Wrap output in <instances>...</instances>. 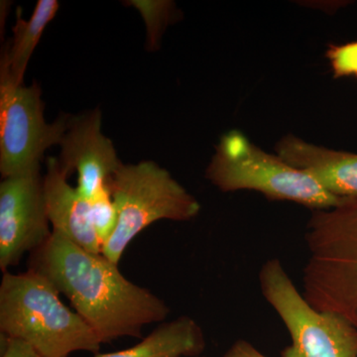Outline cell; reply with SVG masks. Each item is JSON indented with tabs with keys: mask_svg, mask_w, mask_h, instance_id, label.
<instances>
[{
	"mask_svg": "<svg viewBox=\"0 0 357 357\" xmlns=\"http://www.w3.org/2000/svg\"><path fill=\"white\" fill-rule=\"evenodd\" d=\"M70 174L60 160H47V173L43 177L45 203L52 230L62 234L79 248L100 255L102 245L91 222L89 203L77 188L68 182Z\"/></svg>",
	"mask_w": 357,
	"mask_h": 357,
	"instance_id": "cell-11",
	"label": "cell"
},
{
	"mask_svg": "<svg viewBox=\"0 0 357 357\" xmlns=\"http://www.w3.org/2000/svg\"><path fill=\"white\" fill-rule=\"evenodd\" d=\"M260 289L291 337L282 357H357V330L349 321L312 307L277 258L259 272Z\"/></svg>",
	"mask_w": 357,
	"mask_h": 357,
	"instance_id": "cell-6",
	"label": "cell"
},
{
	"mask_svg": "<svg viewBox=\"0 0 357 357\" xmlns=\"http://www.w3.org/2000/svg\"><path fill=\"white\" fill-rule=\"evenodd\" d=\"M0 333L27 342L45 357H69L76 351L96 354L102 345L86 321L66 306L51 282L29 269L2 276Z\"/></svg>",
	"mask_w": 357,
	"mask_h": 357,
	"instance_id": "cell-2",
	"label": "cell"
},
{
	"mask_svg": "<svg viewBox=\"0 0 357 357\" xmlns=\"http://www.w3.org/2000/svg\"><path fill=\"white\" fill-rule=\"evenodd\" d=\"M333 77H357V40L340 45H331L326 54Z\"/></svg>",
	"mask_w": 357,
	"mask_h": 357,
	"instance_id": "cell-15",
	"label": "cell"
},
{
	"mask_svg": "<svg viewBox=\"0 0 357 357\" xmlns=\"http://www.w3.org/2000/svg\"><path fill=\"white\" fill-rule=\"evenodd\" d=\"M41 89L0 83V173L2 178L40 168L47 149L60 145L72 117L53 123L44 117Z\"/></svg>",
	"mask_w": 357,
	"mask_h": 357,
	"instance_id": "cell-7",
	"label": "cell"
},
{
	"mask_svg": "<svg viewBox=\"0 0 357 357\" xmlns=\"http://www.w3.org/2000/svg\"><path fill=\"white\" fill-rule=\"evenodd\" d=\"M206 349L203 330L194 319L178 317L161 323L140 342L122 351L93 357H199Z\"/></svg>",
	"mask_w": 357,
	"mask_h": 357,
	"instance_id": "cell-12",
	"label": "cell"
},
{
	"mask_svg": "<svg viewBox=\"0 0 357 357\" xmlns=\"http://www.w3.org/2000/svg\"><path fill=\"white\" fill-rule=\"evenodd\" d=\"M275 154L335 198L357 199V153L321 146L288 134L276 143Z\"/></svg>",
	"mask_w": 357,
	"mask_h": 357,
	"instance_id": "cell-10",
	"label": "cell"
},
{
	"mask_svg": "<svg viewBox=\"0 0 357 357\" xmlns=\"http://www.w3.org/2000/svg\"><path fill=\"white\" fill-rule=\"evenodd\" d=\"M206 178L222 192H258L267 199L292 202L312 211L333 208L342 202L307 174L278 155L264 151L238 130L220 138Z\"/></svg>",
	"mask_w": 357,
	"mask_h": 357,
	"instance_id": "cell-4",
	"label": "cell"
},
{
	"mask_svg": "<svg viewBox=\"0 0 357 357\" xmlns=\"http://www.w3.org/2000/svg\"><path fill=\"white\" fill-rule=\"evenodd\" d=\"M305 238L303 296L314 309L337 314L357 330V199L312 211Z\"/></svg>",
	"mask_w": 357,
	"mask_h": 357,
	"instance_id": "cell-3",
	"label": "cell"
},
{
	"mask_svg": "<svg viewBox=\"0 0 357 357\" xmlns=\"http://www.w3.org/2000/svg\"><path fill=\"white\" fill-rule=\"evenodd\" d=\"M107 187L119 222L102 255L117 265L131 241L152 223L189 222L201 211L198 199L154 162L121 164Z\"/></svg>",
	"mask_w": 357,
	"mask_h": 357,
	"instance_id": "cell-5",
	"label": "cell"
},
{
	"mask_svg": "<svg viewBox=\"0 0 357 357\" xmlns=\"http://www.w3.org/2000/svg\"><path fill=\"white\" fill-rule=\"evenodd\" d=\"M28 269L48 279L69 299L102 344L141 337L145 326L163 323L170 312L165 301L129 281L119 265L57 231L31 253Z\"/></svg>",
	"mask_w": 357,
	"mask_h": 357,
	"instance_id": "cell-1",
	"label": "cell"
},
{
	"mask_svg": "<svg viewBox=\"0 0 357 357\" xmlns=\"http://www.w3.org/2000/svg\"><path fill=\"white\" fill-rule=\"evenodd\" d=\"M60 146L59 160L70 174L77 171L76 188L86 201L107 187L122 164L112 141L102 132V114L98 109L72 117Z\"/></svg>",
	"mask_w": 357,
	"mask_h": 357,
	"instance_id": "cell-9",
	"label": "cell"
},
{
	"mask_svg": "<svg viewBox=\"0 0 357 357\" xmlns=\"http://www.w3.org/2000/svg\"><path fill=\"white\" fill-rule=\"evenodd\" d=\"M223 357H267L255 345L244 340H238L227 349Z\"/></svg>",
	"mask_w": 357,
	"mask_h": 357,
	"instance_id": "cell-17",
	"label": "cell"
},
{
	"mask_svg": "<svg viewBox=\"0 0 357 357\" xmlns=\"http://www.w3.org/2000/svg\"><path fill=\"white\" fill-rule=\"evenodd\" d=\"M59 9L56 0H39L30 20L22 18L17 9V21L13 27V37L7 45L0 65V83L22 86L28 63L45 28L53 20Z\"/></svg>",
	"mask_w": 357,
	"mask_h": 357,
	"instance_id": "cell-13",
	"label": "cell"
},
{
	"mask_svg": "<svg viewBox=\"0 0 357 357\" xmlns=\"http://www.w3.org/2000/svg\"><path fill=\"white\" fill-rule=\"evenodd\" d=\"M40 168L0 184V269L8 272L52 236Z\"/></svg>",
	"mask_w": 357,
	"mask_h": 357,
	"instance_id": "cell-8",
	"label": "cell"
},
{
	"mask_svg": "<svg viewBox=\"0 0 357 357\" xmlns=\"http://www.w3.org/2000/svg\"><path fill=\"white\" fill-rule=\"evenodd\" d=\"M1 357H45L32 345L17 340L1 335Z\"/></svg>",
	"mask_w": 357,
	"mask_h": 357,
	"instance_id": "cell-16",
	"label": "cell"
},
{
	"mask_svg": "<svg viewBox=\"0 0 357 357\" xmlns=\"http://www.w3.org/2000/svg\"><path fill=\"white\" fill-rule=\"evenodd\" d=\"M91 222L102 245L109 241L116 229L119 215L109 187L96 192L89 201Z\"/></svg>",
	"mask_w": 357,
	"mask_h": 357,
	"instance_id": "cell-14",
	"label": "cell"
}]
</instances>
